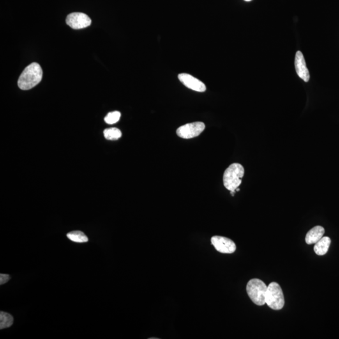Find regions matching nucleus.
Here are the masks:
<instances>
[{
  "label": "nucleus",
  "instance_id": "nucleus-4",
  "mask_svg": "<svg viewBox=\"0 0 339 339\" xmlns=\"http://www.w3.org/2000/svg\"><path fill=\"white\" fill-rule=\"evenodd\" d=\"M266 303L274 310H280L285 305L284 295L282 289L276 282H272L267 286Z\"/></svg>",
  "mask_w": 339,
  "mask_h": 339
},
{
  "label": "nucleus",
  "instance_id": "nucleus-16",
  "mask_svg": "<svg viewBox=\"0 0 339 339\" xmlns=\"http://www.w3.org/2000/svg\"><path fill=\"white\" fill-rule=\"evenodd\" d=\"M10 280V276L8 274H0V285H2L8 282Z\"/></svg>",
  "mask_w": 339,
  "mask_h": 339
},
{
  "label": "nucleus",
  "instance_id": "nucleus-17",
  "mask_svg": "<svg viewBox=\"0 0 339 339\" xmlns=\"http://www.w3.org/2000/svg\"><path fill=\"white\" fill-rule=\"evenodd\" d=\"M244 1H251V0H244Z\"/></svg>",
  "mask_w": 339,
  "mask_h": 339
},
{
  "label": "nucleus",
  "instance_id": "nucleus-9",
  "mask_svg": "<svg viewBox=\"0 0 339 339\" xmlns=\"http://www.w3.org/2000/svg\"><path fill=\"white\" fill-rule=\"evenodd\" d=\"M295 66L296 69L297 75L300 78L303 79L304 81L307 82L310 80V74L308 69L306 67L305 58L301 52L298 51L296 53L295 59Z\"/></svg>",
  "mask_w": 339,
  "mask_h": 339
},
{
  "label": "nucleus",
  "instance_id": "nucleus-1",
  "mask_svg": "<svg viewBox=\"0 0 339 339\" xmlns=\"http://www.w3.org/2000/svg\"><path fill=\"white\" fill-rule=\"evenodd\" d=\"M42 69L38 64L34 62L23 71L18 79V87L22 90L33 88L42 79Z\"/></svg>",
  "mask_w": 339,
  "mask_h": 339
},
{
  "label": "nucleus",
  "instance_id": "nucleus-10",
  "mask_svg": "<svg viewBox=\"0 0 339 339\" xmlns=\"http://www.w3.org/2000/svg\"><path fill=\"white\" fill-rule=\"evenodd\" d=\"M325 233L324 228L320 226H317L309 230L306 235L305 241L306 244H312L317 243L321 239Z\"/></svg>",
  "mask_w": 339,
  "mask_h": 339
},
{
  "label": "nucleus",
  "instance_id": "nucleus-5",
  "mask_svg": "<svg viewBox=\"0 0 339 339\" xmlns=\"http://www.w3.org/2000/svg\"><path fill=\"white\" fill-rule=\"evenodd\" d=\"M206 125L202 122H194L179 127L177 135L184 139H191L199 136L204 131Z\"/></svg>",
  "mask_w": 339,
  "mask_h": 339
},
{
  "label": "nucleus",
  "instance_id": "nucleus-6",
  "mask_svg": "<svg viewBox=\"0 0 339 339\" xmlns=\"http://www.w3.org/2000/svg\"><path fill=\"white\" fill-rule=\"evenodd\" d=\"M211 243L221 253L232 254L236 250V244L227 237L214 236L211 238Z\"/></svg>",
  "mask_w": 339,
  "mask_h": 339
},
{
  "label": "nucleus",
  "instance_id": "nucleus-3",
  "mask_svg": "<svg viewBox=\"0 0 339 339\" xmlns=\"http://www.w3.org/2000/svg\"><path fill=\"white\" fill-rule=\"evenodd\" d=\"M267 286L259 279H252L247 284L246 291L254 303L263 306L266 303Z\"/></svg>",
  "mask_w": 339,
  "mask_h": 339
},
{
  "label": "nucleus",
  "instance_id": "nucleus-7",
  "mask_svg": "<svg viewBox=\"0 0 339 339\" xmlns=\"http://www.w3.org/2000/svg\"><path fill=\"white\" fill-rule=\"evenodd\" d=\"M66 24L73 29H81L89 27L91 24V20L86 14L75 12L67 17Z\"/></svg>",
  "mask_w": 339,
  "mask_h": 339
},
{
  "label": "nucleus",
  "instance_id": "nucleus-8",
  "mask_svg": "<svg viewBox=\"0 0 339 339\" xmlns=\"http://www.w3.org/2000/svg\"><path fill=\"white\" fill-rule=\"evenodd\" d=\"M178 77L179 79L183 83L184 85L193 91L200 92V93L206 91V86L204 83L192 75L186 73H182L180 74Z\"/></svg>",
  "mask_w": 339,
  "mask_h": 339
},
{
  "label": "nucleus",
  "instance_id": "nucleus-12",
  "mask_svg": "<svg viewBox=\"0 0 339 339\" xmlns=\"http://www.w3.org/2000/svg\"><path fill=\"white\" fill-rule=\"evenodd\" d=\"M67 237L71 241L75 242V243H86L89 241L88 237H87L86 235L80 230H74V231L70 232L67 234Z\"/></svg>",
  "mask_w": 339,
  "mask_h": 339
},
{
  "label": "nucleus",
  "instance_id": "nucleus-13",
  "mask_svg": "<svg viewBox=\"0 0 339 339\" xmlns=\"http://www.w3.org/2000/svg\"><path fill=\"white\" fill-rule=\"evenodd\" d=\"M13 324V318L10 313L0 312V329L9 328Z\"/></svg>",
  "mask_w": 339,
  "mask_h": 339
},
{
  "label": "nucleus",
  "instance_id": "nucleus-15",
  "mask_svg": "<svg viewBox=\"0 0 339 339\" xmlns=\"http://www.w3.org/2000/svg\"><path fill=\"white\" fill-rule=\"evenodd\" d=\"M121 117V113L119 112H113L108 113L107 116L105 117V121L106 123L109 124L116 123L119 121Z\"/></svg>",
  "mask_w": 339,
  "mask_h": 339
},
{
  "label": "nucleus",
  "instance_id": "nucleus-11",
  "mask_svg": "<svg viewBox=\"0 0 339 339\" xmlns=\"http://www.w3.org/2000/svg\"><path fill=\"white\" fill-rule=\"evenodd\" d=\"M331 244V239L329 237H323L317 243H315L314 251L317 255L324 256L329 250Z\"/></svg>",
  "mask_w": 339,
  "mask_h": 339
},
{
  "label": "nucleus",
  "instance_id": "nucleus-2",
  "mask_svg": "<svg viewBox=\"0 0 339 339\" xmlns=\"http://www.w3.org/2000/svg\"><path fill=\"white\" fill-rule=\"evenodd\" d=\"M244 175V168L239 163H232L224 173V186L230 191L232 196L234 195L236 189L241 185Z\"/></svg>",
  "mask_w": 339,
  "mask_h": 339
},
{
  "label": "nucleus",
  "instance_id": "nucleus-14",
  "mask_svg": "<svg viewBox=\"0 0 339 339\" xmlns=\"http://www.w3.org/2000/svg\"><path fill=\"white\" fill-rule=\"evenodd\" d=\"M104 135L107 140H117L121 137V131L116 128L106 129L104 131Z\"/></svg>",
  "mask_w": 339,
  "mask_h": 339
}]
</instances>
